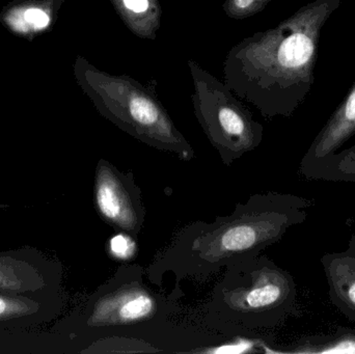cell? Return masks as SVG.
Masks as SVG:
<instances>
[{"label": "cell", "mask_w": 355, "mask_h": 354, "mask_svg": "<svg viewBox=\"0 0 355 354\" xmlns=\"http://www.w3.org/2000/svg\"><path fill=\"white\" fill-rule=\"evenodd\" d=\"M312 202L289 193H265L238 203L230 215L194 222L146 268L148 280L162 284L166 274L182 280L206 281L225 268L261 255L308 218Z\"/></svg>", "instance_id": "obj_1"}, {"label": "cell", "mask_w": 355, "mask_h": 354, "mask_svg": "<svg viewBox=\"0 0 355 354\" xmlns=\"http://www.w3.org/2000/svg\"><path fill=\"white\" fill-rule=\"evenodd\" d=\"M293 276L264 255L234 264L211 292L205 324L220 333L271 330L295 312Z\"/></svg>", "instance_id": "obj_2"}, {"label": "cell", "mask_w": 355, "mask_h": 354, "mask_svg": "<svg viewBox=\"0 0 355 354\" xmlns=\"http://www.w3.org/2000/svg\"><path fill=\"white\" fill-rule=\"evenodd\" d=\"M146 278L141 265L123 264L92 295L83 324L96 341L129 338L151 344L171 330L176 305L150 288Z\"/></svg>", "instance_id": "obj_3"}, {"label": "cell", "mask_w": 355, "mask_h": 354, "mask_svg": "<svg viewBox=\"0 0 355 354\" xmlns=\"http://www.w3.org/2000/svg\"><path fill=\"white\" fill-rule=\"evenodd\" d=\"M94 205L99 218L119 232L137 239L143 230L146 208L135 174L100 159L96 166Z\"/></svg>", "instance_id": "obj_4"}, {"label": "cell", "mask_w": 355, "mask_h": 354, "mask_svg": "<svg viewBox=\"0 0 355 354\" xmlns=\"http://www.w3.org/2000/svg\"><path fill=\"white\" fill-rule=\"evenodd\" d=\"M355 135V81L345 99L315 136L300 162V172L308 177L333 157Z\"/></svg>", "instance_id": "obj_5"}, {"label": "cell", "mask_w": 355, "mask_h": 354, "mask_svg": "<svg viewBox=\"0 0 355 354\" xmlns=\"http://www.w3.org/2000/svg\"><path fill=\"white\" fill-rule=\"evenodd\" d=\"M331 303L355 324V234L348 247L321 259Z\"/></svg>", "instance_id": "obj_6"}, {"label": "cell", "mask_w": 355, "mask_h": 354, "mask_svg": "<svg viewBox=\"0 0 355 354\" xmlns=\"http://www.w3.org/2000/svg\"><path fill=\"white\" fill-rule=\"evenodd\" d=\"M17 251L0 253V293L25 294L46 287L41 268Z\"/></svg>", "instance_id": "obj_7"}, {"label": "cell", "mask_w": 355, "mask_h": 354, "mask_svg": "<svg viewBox=\"0 0 355 354\" xmlns=\"http://www.w3.org/2000/svg\"><path fill=\"white\" fill-rule=\"evenodd\" d=\"M308 180L355 183V145L329 158L314 170Z\"/></svg>", "instance_id": "obj_8"}, {"label": "cell", "mask_w": 355, "mask_h": 354, "mask_svg": "<svg viewBox=\"0 0 355 354\" xmlns=\"http://www.w3.org/2000/svg\"><path fill=\"white\" fill-rule=\"evenodd\" d=\"M40 303L21 294L0 293V321L18 319L37 313Z\"/></svg>", "instance_id": "obj_9"}, {"label": "cell", "mask_w": 355, "mask_h": 354, "mask_svg": "<svg viewBox=\"0 0 355 354\" xmlns=\"http://www.w3.org/2000/svg\"><path fill=\"white\" fill-rule=\"evenodd\" d=\"M314 340V339H313ZM313 340H308L309 346H300L298 353H355L354 335H345V336L335 337L331 340H324V342L316 343Z\"/></svg>", "instance_id": "obj_10"}, {"label": "cell", "mask_w": 355, "mask_h": 354, "mask_svg": "<svg viewBox=\"0 0 355 354\" xmlns=\"http://www.w3.org/2000/svg\"><path fill=\"white\" fill-rule=\"evenodd\" d=\"M107 251L110 257L119 261L128 262L137 254V239L130 235L120 232L110 237L107 243Z\"/></svg>", "instance_id": "obj_11"}, {"label": "cell", "mask_w": 355, "mask_h": 354, "mask_svg": "<svg viewBox=\"0 0 355 354\" xmlns=\"http://www.w3.org/2000/svg\"><path fill=\"white\" fill-rule=\"evenodd\" d=\"M24 18L35 28H44L49 23L47 15L43 10H37V8H31V10H26Z\"/></svg>", "instance_id": "obj_12"}, {"label": "cell", "mask_w": 355, "mask_h": 354, "mask_svg": "<svg viewBox=\"0 0 355 354\" xmlns=\"http://www.w3.org/2000/svg\"><path fill=\"white\" fill-rule=\"evenodd\" d=\"M125 6L135 12H143L149 6L148 0H124Z\"/></svg>", "instance_id": "obj_13"}, {"label": "cell", "mask_w": 355, "mask_h": 354, "mask_svg": "<svg viewBox=\"0 0 355 354\" xmlns=\"http://www.w3.org/2000/svg\"><path fill=\"white\" fill-rule=\"evenodd\" d=\"M254 1V0H234L235 6H237L238 8H248V6H252Z\"/></svg>", "instance_id": "obj_14"}, {"label": "cell", "mask_w": 355, "mask_h": 354, "mask_svg": "<svg viewBox=\"0 0 355 354\" xmlns=\"http://www.w3.org/2000/svg\"><path fill=\"white\" fill-rule=\"evenodd\" d=\"M8 207V205H3V204H0V209H3V208Z\"/></svg>", "instance_id": "obj_15"}]
</instances>
